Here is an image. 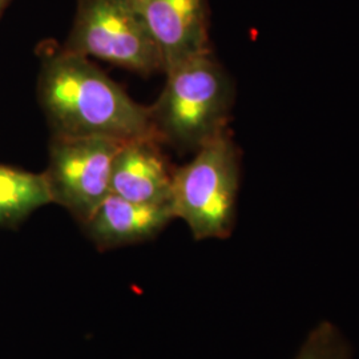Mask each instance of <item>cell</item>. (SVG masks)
Masks as SVG:
<instances>
[{"label": "cell", "instance_id": "obj_7", "mask_svg": "<svg viewBox=\"0 0 359 359\" xmlns=\"http://www.w3.org/2000/svg\"><path fill=\"white\" fill-rule=\"evenodd\" d=\"M156 139L123 142L111 172V193L132 203L170 204L175 169Z\"/></svg>", "mask_w": 359, "mask_h": 359}, {"label": "cell", "instance_id": "obj_8", "mask_svg": "<svg viewBox=\"0 0 359 359\" xmlns=\"http://www.w3.org/2000/svg\"><path fill=\"white\" fill-rule=\"evenodd\" d=\"M175 219L170 204L132 203L109 193L84 224L99 249L148 241Z\"/></svg>", "mask_w": 359, "mask_h": 359}, {"label": "cell", "instance_id": "obj_1", "mask_svg": "<svg viewBox=\"0 0 359 359\" xmlns=\"http://www.w3.org/2000/svg\"><path fill=\"white\" fill-rule=\"evenodd\" d=\"M38 100L55 137L158 140L149 107L130 99L88 57L62 47L41 56Z\"/></svg>", "mask_w": 359, "mask_h": 359}, {"label": "cell", "instance_id": "obj_3", "mask_svg": "<svg viewBox=\"0 0 359 359\" xmlns=\"http://www.w3.org/2000/svg\"><path fill=\"white\" fill-rule=\"evenodd\" d=\"M241 179V156L226 129L173 172L170 206L196 240L231 236Z\"/></svg>", "mask_w": 359, "mask_h": 359}, {"label": "cell", "instance_id": "obj_4", "mask_svg": "<svg viewBox=\"0 0 359 359\" xmlns=\"http://www.w3.org/2000/svg\"><path fill=\"white\" fill-rule=\"evenodd\" d=\"M62 48L142 76L163 72L160 51L128 0H77Z\"/></svg>", "mask_w": 359, "mask_h": 359}, {"label": "cell", "instance_id": "obj_9", "mask_svg": "<svg viewBox=\"0 0 359 359\" xmlns=\"http://www.w3.org/2000/svg\"><path fill=\"white\" fill-rule=\"evenodd\" d=\"M51 203L43 173L0 165V225L15 226Z\"/></svg>", "mask_w": 359, "mask_h": 359}, {"label": "cell", "instance_id": "obj_2", "mask_svg": "<svg viewBox=\"0 0 359 359\" xmlns=\"http://www.w3.org/2000/svg\"><path fill=\"white\" fill-rule=\"evenodd\" d=\"M165 76L164 90L149 107L160 142L196 152L229 129L234 84L213 52L181 62Z\"/></svg>", "mask_w": 359, "mask_h": 359}, {"label": "cell", "instance_id": "obj_11", "mask_svg": "<svg viewBox=\"0 0 359 359\" xmlns=\"http://www.w3.org/2000/svg\"><path fill=\"white\" fill-rule=\"evenodd\" d=\"M13 3V0H0V18L4 11L8 8V6Z\"/></svg>", "mask_w": 359, "mask_h": 359}, {"label": "cell", "instance_id": "obj_5", "mask_svg": "<svg viewBox=\"0 0 359 359\" xmlns=\"http://www.w3.org/2000/svg\"><path fill=\"white\" fill-rule=\"evenodd\" d=\"M121 144L104 137L51 136L43 176L52 203L83 225L111 193L112 163Z\"/></svg>", "mask_w": 359, "mask_h": 359}, {"label": "cell", "instance_id": "obj_10", "mask_svg": "<svg viewBox=\"0 0 359 359\" xmlns=\"http://www.w3.org/2000/svg\"><path fill=\"white\" fill-rule=\"evenodd\" d=\"M295 359H348L346 339L330 322H322L310 332Z\"/></svg>", "mask_w": 359, "mask_h": 359}, {"label": "cell", "instance_id": "obj_6", "mask_svg": "<svg viewBox=\"0 0 359 359\" xmlns=\"http://www.w3.org/2000/svg\"><path fill=\"white\" fill-rule=\"evenodd\" d=\"M154 40L163 72L212 51L209 0H128Z\"/></svg>", "mask_w": 359, "mask_h": 359}]
</instances>
